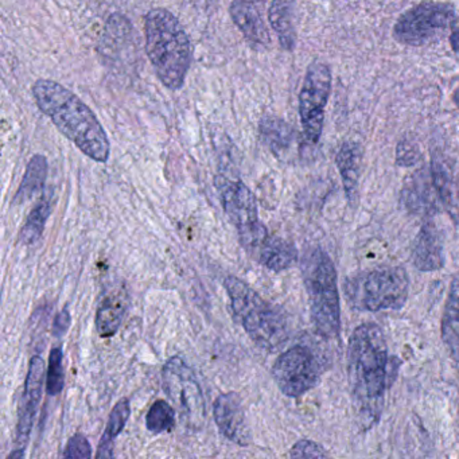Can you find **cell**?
Segmentation results:
<instances>
[{"label":"cell","instance_id":"9","mask_svg":"<svg viewBox=\"0 0 459 459\" xmlns=\"http://www.w3.org/2000/svg\"><path fill=\"white\" fill-rule=\"evenodd\" d=\"M321 362L307 346L297 345L284 351L273 368L279 389L289 397H300L319 383Z\"/></svg>","mask_w":459,"mask_h":459},{"label":"cell","instance_id":"32","mask_svg":"<svg viewBox=\"0 0 459 459\" xmlns=\"http://www.w3.org/2000/svg\"><path fill=\"white\" fill-rule=\"evenodd\" d=\"M453 100L454 103H455V106L459 108V88H456L455 92H454Z\"/></svg>","mask_w":459,"mask_h":459},{"label":"cell","instance_id":"6","mask_svg":"<svg viewBox=\"0 0 459 459\" xmlns=\"http://www.w3.org/2000/svg\"><path fill=\"white\" fill-rule=\"evenodd\" d=\"M407 273L400 267L375 268L357 273L345 281L343 291L349 305L356 310H399L407 302Z\"/></svg>","mask_w":459,"mask_h":459},{"label":"cell","instance_id":"24","mask_svg":"<svg viewBox=\"0 0 459 459\" xmlns=\"http://www.w3.org/2000/svg\"><path fill=\"white\" fill-rule=\"evenodd\" d=\"M260 133L273 154H286L294 143V130L278 117H264L260 123Z\"/></svg>","mask_w":459,"mask_h":459},{"label":"cell","instance_id":"27","mask_svg":"<svg viewBox=\"0 0 459 459\" xmlns=\"http://www.w3.org/2000/svg\"><path fill=\"white\" fill-rule=\"evenodd\" d=\"M64 354L61 348L50 351L49 368L47 376V392L49 396H57L65 385V372H64Z\"/></svg>","mask_w":459,"mask_h":459},{"label":"cell","instance_id":"2","mask_svg":"<svg viewBox=\"0 0 459 459\" xmlns=\"http://www.w3.org/2000/svg\"><path fill=\"white\" fill-rule=\"evenodd\" d=\"M31 91L37 107L82 154L99 163L109 160L108 136L92 109L79 96L60 82L47 79L37 80Z\"/></svg>","mask_w":459,"mask_h":459},{"label":"cell","instance_id":"3","mask_svg":"<svg viewBox=\"0 0 459 459\" xmlns=\"http://www.w3.org/2000/svg\"><path fill=\"white\" fill-rule=\"evenodd\" d=\"M146 52L160 82L168 90L184 87L192 65V44L178 18L166 9H152L144 17Z\"/></svg>","mask_w":459,"mask_h":459},{"label":"cell","instance_id":"17","mask_svg":"<svg viewBox=\"0 0 459 459\" xmlns=\"http://www.w3.org/2000/svg\"><path fill=\"white\" fill-rule=\"evenodd\" d=\"M130 299L125 289L109 292L99 306L96 313V329L101 338L114 337L127 313Z\"/></svg>","mask_w":459,"mask_h":459},{"label":"cell","instance_id":"21","mask_svg":"<svg viewBox=\"0 0 459 459\" xmlns=\"http://www.w3.org/2000/svg\"><path fill=\"white\" fill-rule=\"evenodd\" d=\"M359 162H361V154H359V146L354 143H345L341 147L337 154V166L342 177L346 195L351 203H354L357 198Z\"/></svg>","mask_w":459,"mask_h":459},{"label":"cell","instance_id":"5","mask_svg":"<svg viewBox=\"0 0 459 459\" xmlns=\"http://www.w3.org/2000/svg\"><path fill=\"white\" fill-rule=\"evenodd\" d=\"M224 284L236 321L240 322L251 340L265 351L281 348L289 337L286 318L281 310L235 276H228Z\"/></svg>","mask_w":459,"mask_h":459},{"label":"cell","instance_id":"29","mask_svg":"<svg viewBox=\"0 0 459 459\" xmlns=\"http://www.w3.org/2000/svg\"><path fill=\"white\" fill-rule=\"evenodd\" d=\"M291 458H327L329 454L313 440L302 439L292 446L290 451Z\"/></svg>","mask_w":459,"mask_h":459},{"label":"cell","instance_id":"11","mask_svg":"<svg viewBox=\"0 0 459 459\" xmlns=\"http://www.w3.org/2000/svg\"><path fill=\"white\" fill-rule=\"evenodd\" d=\"M163 383L182 415L195 426H201L206 416L205 399L192 368L179 357H173L163 368Z\"/></svg>","mask_w":459,"mask_h":459},{"label":"cell","instance_id":"23","mask_svg":"<svg viewBox=\"0 0 459 459\" xmlns=\"http://www.w3.org/2000/svg\"><path fill=\"white\" fill-rule=\"evenodd\" d=\"M292 17V0H273L270 7V23L286 50L294 49L295 45Z\"/></svg>","mask_w":459,"mask_h":459},{"label":"cell","instance_id":"1","mask_svg":"<svg viewBox=\"0 0 459 459\" xmlns=\"http://www.w3.org/2000/svg\"><path fill=\"white\" fill-rule=\"evenodd\" d=\"M388 348L383 330L375 324L357 327L349 340L348 377L351 404L362 429L375 427L384 408Z\"/></svg>","mask_w":459,"mask_h":459},{"label":"cell","instance_id":"18","mask_svg":"<svg viewBox=\"0 0 459 459\" xmlns=\"http://www.w3.org/2000/svg\"><path fill=\"white\" fill-rule=\"evenodd\" d=\"M260 264L273 273H281L292 267L298 260V251L294 244L276 236H268L257 248Z\"/></svg>","mask_w":459,"mask_h":459},{"label":"cell","instance_id":"28","mask_svg":"<svg viewBox=\"0 0 459 459\" xmlns=\"http://www.w3.org/2000/svg\"><path fill=\"white\" fill-rule=\"evenodd\" d=\"M91 456H92V447L88 437L82 434L74 435L64 451V458L90 459Z\"/></svg>","mask_w":459,"mask_h":459},{"label":"cell","instance_id":"8","mask_svg":"<svg viewBox=\"0 0 459 459\" xmlns=\"http://www.w3.org/2000/svg\"><path fill=\"white\" fill-rule=\"evenodd\" d=\"M455 22V10L450 4L423 2L399 18L394 29V39L402 44L420 47L445 36Z\"/></svg>","mask_w":459,"mask_h":459},{"label":"cell","instance_id":"12","mask_svg":"<svg viewBox=\"0 0 459 459\" xmlns=\"http://www.w3.org/2000/svg\"><path fill=\"white\" fill-rule=\"evenodd\" d=\"M45 364L39 356L33 357L29 367L26 377L25 391H23L22 403L20 407V418L17 424V439L15 450L25 453L26 446L33 427L34 416L41 400L42 386H44Z\"/></svg>","mask_w":459,"mask_h":459},{"label":"cell","instance_id":"26","mask_svg":"<svg viewBox=\"0 0 459 459\" xmlns=\"http://www.w3.org/2000/svg\"><path fill=\"white\" fill-rule=\"evenodd\" d=\"M146 426L152 434L171 431L176 427V413L173 407L165 400H157L147 412Z\"/></svg>","mask_w":459,"mask_h":459},{"label":"cell","instance_id":"25","mask_svg":"<svg viewBox=\"0 0 459 459\" xmlns=\"http://www.w3.org/2000/svg\"><path fill=\"white\" fill-rule=\"evenodd\" d=\"M50 213H52L50 201L48 200L47 197H42L41 200L37 203V205L34 206L31 213L29 214L25 227L21 230V241H22L25 246L36 244L37 241L41 238Z\"/></svg>","mask_w":459,"mask_h":459},{"label":"cell","instance_id":"4","mask_svg":"<svg viewBox=\"0 0 459 459\" xmlns=\"http://www.w3.org/2000/svg\"><path fill=\"white\" fill-rule=\"evenodd\" d=\"M311 321L321 337L333 340L341 332L340 294L334 263L321 248H313L302 262Z\"/></svg>","mask_w":459,"mask_h":459},{"label":"cell","instance_id":"19","mask_svg":"<svg viewBox=\"0 0 459 459\" xmlns=\"http://www.w3.org/2000/svg\"><path fill=\"white\" fill-rule=\"evenodd\" d=\"M442 340L454 361L459 362V273L454 278L442 319Z\"/></svg>","mask_w":459,"mask_h":459},{"label":"cell","instance_id":"13","mask_svg":"<svg viewBox=\"0 0 459 459\" xmlns=\"http://www.w3.org/2000/svg\"><path fill=\"white\" fill-rule=\"evenodd\" d=\"M213 412L220 432L228 440L244 447L251 443V431L247 423L243 403L238 394L230 392L220 394L214 402Z\"/></svg>","mask_w":459,"mask_h":459},{"label":"cell","instance_id":"22","mask_svg":"<svg viewBox=\"0 0 459 459\" xmlns=\"http://www.w3.org/2000/svg\"><path fill=\"white\" fill-rule=\"evenodd\" d=\"M131 415L130 400L120 399L115 405L114 410L109 415L108 423H107L106 431L101 437L100 445H99L98 458H112L114 456V442L115 437L123 431L128 419Z\"/></svg>","mask_w":459,"mask_h":459},{"label":"cell","instance_id":"14","mask_svg":"<svg viewBox=\"0 0 459 459\" xmlns=\"http://www.w3.org/2000/svg\"><path fill=\"white\" fill-rule=\"evenodd\" d=\"M412 262L423 273L437 271L445 265L443 236L435 222L427 221L421 225L413 243Z\"/></svg>","mask_w":459,"mask_h":459},{"label":"cell","instance_id":"15","mask_svg":"<svg viewBox=\"0 0 459 459\" xmlns=\"http://www.w3.org/2000/svg\"><path fill=\"white\" fill-rule=\"evenodd\" d=\"M230 17L252 47H267L270 44L267 26L252 2L235 0L230 6Z\"/></svg>","mask_w":459,"mask_h":459},{"label":"cell","instance_id":"10","mask_svg":"<svg viewBox=\"0 0 459 459\" xmlns=\"http://www.w3.org/2000/svg\"><path fill=\"white\" fill-rule=\"evenodd\" d=\"M332 74L325 64L308 66L299 95V115L306 139L318 143L324 127L325 107L329 99Z\"/></svg>","mask_w":459,"mask_h":459},{"label":"cell","instance_id":"30","mask_svg":"<svg viewBox=\"0 0 459 459\" xmlns=\"http://www.w3.org/2000/svg\"><path fill=\"white\" fill-rule=\"evenodd\" d=\"M72 316L66 308H64L57 316H56L55 324H53V334L55 337L61 338L66 334L69 327H71Z\"/></svg>","mask_w":459,"mask_h":459},{"label":"cell","instance_id":"7","mask_svg":"<svg viewBox=\"0 0 459 459\" xmlns=\"http://www.w3.org/2000/svg\"><path fill=\"white\" fill-rule=\"evenodd\" d=\"M225 213L235 225L238 238L247 251H257L268 238V230L260 222L256 198L241 181H233L225 176L214 179Z\"/></svg>","mask_w":459,"mask_h":459},{"label":"cell","instance_id":"31","mask_svg":"<svg viewBox=\"0 0 459 459\" xmlns=\"http://www.w3.org/2000/svg\"><path fill=\"white\" fill-rule=\"evenodd\" d=\"M450 44L451 48H453L454 52L458 53L459 55V28L455 29V30H454L453 33H451Z\"/></svg>","mask_w":459,"mask_h":459},{"label":"cell","instance_id":"16","mask_svg":"<svg viewBox=\"0 0 459 459\" xmlns=\"http://www.w3.org/2000/svg\"><path fill=\"white\" fill-rule=\"evenodd\" d=\"M403 200H404L405 206L413 213L426 214V216L435 214L439 208L437 203H442V201H440L439 193L435 186L432 173L431 177L424 173L416 176L404 187Z\"/></svg>","mask_w":459,"mask_h":459},{"label":"cell","instance_id":"20","mask_svg":"<svg viewBox=\"0 0 459 459\" xmlns=\"http://www.w3.org/2000/svg\"><path fill=\"white\" fill-rule=\"evenodd\" d=\"M48 170H49V165H48L47 158L44 155H34L26 168L22 184H21L17 195H14L13 204L22 205L31 200L37 193L41 192L44 189L45 182H47Z\"/></svg>","mask_w":459,"mask_h":459}]
</instances>
